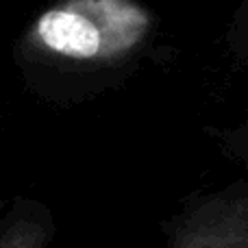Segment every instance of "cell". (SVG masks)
<instances>
[{"mask_svg":"<svg viewBox=\"0 0 248 248\" xmlns=\"http://www.w3.org/2000/svg\"><path fill=\"white\" fill-rule=\"evenodd\" d=\"M153 29V13L135 0H61L29 26L17 63L42 98L78 100L126 72Z\"/></svg>","mask_w":248,"mask_h":248,"instance_id":"obj_1","label":"cell"},{"mask_svg":"<svg viewBox=\"0 0 248 248\" xmlns=\"http://www.w3.org/2000/svg\"><path fill=\"white\" fill-rule=\"evenodd\" d=\"M57 220L39 198H0V248H52Z\"/></svg>","mask_w":248,"mask_h":248,"instance_id":"obj_3","label":"cell"},{"mask_svg":"<svg viewBox=\"0 0 248 248\" xmlns=\"http://www.w3.org/2000/svg\"><path fill=\"white\" fill-rule=\"evenodd\" d=\"M163 231L166 248H248V181L187 196Z\"/></svg>","mask_w":248,"mask_h":248,"instance_id":"obj_2","label":"cell"}]
</instances>
